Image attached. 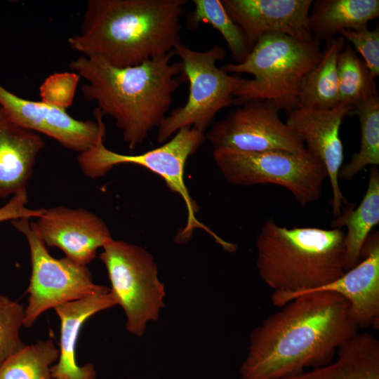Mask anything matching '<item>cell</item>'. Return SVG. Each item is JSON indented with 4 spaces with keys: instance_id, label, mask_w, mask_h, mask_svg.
<instances>
[{
    "instance_id": "1",
    "label": "cell",
    "mask_w": 379,
    "mask_h": 379,
    "mask_svg": "<svg viewBox=\"0 0 379 379\" xmlns=\"http://www.w3.org/2000/svg\"><path fill=\"white\" fill-rule=\"evenodd\" d=\"M281 307L251 331L240 379H281L326 365L359 328L350 302L333 292L308 293Z\"/></svg>"
},
{
    "instance_id": "2",
    "label": "cell",
    "mask_w": 379,
    "mask_h": 379,
    "mask_svg": "<svg viewBox=\"0 0 379 379\" xmlns=\"http://www.w3.org/2000/svg\"><path fill=\"white\" fill-rule=\"evenodd\" d=\"M187 0H89L69 47L116 67L165 55L181 44Z\"/></svg>"
},
{
    "instance_id": "3",
    "label": "cell",
    "mask_w": 379,
    "mask_h": 379,
    "mask_svg": "<svg viewBox=\"0 0 379 379\" xmlns=\"http://www.w3.org/2000/svg\"><path fill=\"white\" fill-rule=\"evenodd\" d=\"M172 51L140 65L116 67L83 55L69 63L84 78L83 96L94 101L102 116L114 119L130 150L141 144L166 117L173 95L185 81Z\"/></svg>"
},
{
    "instance_id": "4",
    "label": "cell",
    "mask_w": 379,
    "mask_h": 379,
    "mask_svg": "<svg viewBox=\"0 0 379 379\" xmlns=\"http://www.w3.org/2000/svg\"><path fill=\"white\" fill-rule=\"evenodd\" d=\"M345 237L341 229H288L267 220L256 239V267L273 290L272 304L281 307L342 276Z\"/></svg>"
},
{
    "instance_id": "5",
    "label": "cell",
    "mask_w": 379,
    "mask_h": 379,
    "mask_svg": "<svg viewBox=\"0 0 379 379\" xmlns=\"http://www.w3.org/2000/svg\"><path fill=\"white\" fill-rule=\"evenodd\" d=\"M322 57L319 42L301 41L286 34L262 35L246 60L221 67L227 73L249 74L234 94V105L267 100L288 113L298 106L300 86Z\"/></svg>"
},
{
    "instance_id": "6",
    "label": "cell",
    "mask_w": 379,
    "mask_h": 379,
    "mask_svg": "<svg viewBox=\"0 0 379 379\" xmlns=\"http://www.w3.org/2000/svg\"><path fill=\"white\" fill-rule=\"evenodd\" d=\"M205 138V133L194 127H184L161 146L133 155L112 151L105 147L104 140H101L93 147L80 152L78 163L83 173L92 179L101 178L113 167L125 164L142 166L154 173L164 180L171 192L182 197L187 208L186 224L177 234L176 241H187L193 231L199 228L207 232L222 246L225 241L197 220L196 213L199 207L191 197L184 178L188 158L199 148Z\"/></svg>"
},
{
    "instance_id": "7",
    "label": "cell",
    "mask_w": 379,
    "mask_h": 379,
    "mask_svg": "<svg viewBox=\"0 0 379 379\" xmlns=\"http://www.w3.org/2000/svg\"><path fill=\"white\" fill-rule=\"evenodd\" d=\"M173 52L180 59L182 77L189 83V93L185 104L173 109L158 127L159 143L184 127H194L205 133L219 111L234 105V94L244 80L217 67V62L224 60L226 55L221 46L199 51L181 43Z\"/></svg>"
},
{
    "instance_id": "8",
    "label": "cell",
    "mask_w": 379,
    "mask_h": 379,
    "mask_svg": "<svg viewBox=\"0 0 379 379\" xmlns=\"http://www.w3.org/2000/svg\"><path fill=\"white\" fill-rule=\"evenodd\" d=\"M213 156L220 172L231 184L281 186L292 193L302 208L320 198L323 182L328 178L324 163L306 147L298 152L218 149L213 150Z\"/></svg>"
},
{
    "instance_id": "9",
    "label": "cell",
    "mask_w": 379,
    "mask_h": 379,
    "mask_svg": "<svg viewBox=\"0 0 379 379\" xmlns=\"http://www.w3.org/2000/svg\"><path fill=\"white\" fill-rule=\"evenodd\" d=\"M102 249L100 258L117 305L125 312L126 328L140 337L147 324L157 321L164 306L165 288L158 278L157 265L147 250L123 241L112 239Z\"/></svg>"
},
{
    "instance_id": "10",
    "label": "cell",
    "mask_w": 379,
    "mask_h": 379,
    "mask_svg": "<svg viewBox=\"0 0 379 379\" xmlns=\"http://www.w3.org/2000/svg\"><path fill=\"white\" fill-rule=\"evenodd\" d=\"M12 223L26 237L30 253L32 269L23 326H32L47 310L110 290L93 282L86 265L66 256L53 257L29 218L12 220Z\"/></svg>"
},
{
    "instance_id": "11",
    "label": "cell",
    "mask_w": 379,
    "mask_h": 379,
    "mask_svg": "<svg viewBox=\"0 0 379 379\" xmlns=\"http://www.w3.org/2000/svg\"><path fill=\"white\" fill-rule=\"evenodd\" d=\"M280 109L267 100H251L215 122L205 135L213 150L247 152H298L305 146L279 117Z\"/></svg>"
},
{
    "instance_id": "12",
    "label": "cell",
    "mask_w": 379,
    "mask_h": 379,
    "mask_svg": "<svg viewBox=\"0 0 379 379\" xmlns=\"http://www.w3.org/2000/svg\"><path fill=\"white\" fill-rule=\"evenodd\" d=\"M0 107L18 125L55 140L64 147L82 152L105 140L106 127L96 108V121L78 120L65 109L42 101L20 98L0 85Z\"/></svg>"
},
{
    "instance_id": "13",
    "label": "cell",
    "mask_w": 379,
    "mask_h": 379,
    "mask_svg": "<svg viewBox=\"0 0 379 379\" xmlns=\"http://www.w3.org/2000/svg\"><path fill=\"white\" fill-rule=\"evenodd\" d=\"M354 106L340 102L328 109L296 107L288 112L286 124L306 143V148L325 165L329 178L332 198L331 204L335 218L342 213L347 201L341 192L338 173L344 159L340 128L343 119Z\"/></svg>"
},
{
    "instance_id": "14",
    "label": "cell",
    "mask_w": 379,
    "mask_h": 379,
    "mask_svg": "<svg viewBox=\"0 0 379 379\" xmlns=\"http://www.w3.org/2000/svg\"><path fill=\"white\" fill-rule=\"evenodd\" d=\"M34 225L46 246L57 247L68 258L86 266L98 249L112 239L102 219L82 208H43Z\"/></svg>"
},
{
    "instance_id": "15",
    "label": "cell",
    "mask_w": 379,
    "mask_h": 379,
    "mask_svg": "<svg viewBox=\"0 0 379 379\" xmlns=\"http://www.w3.org/2000/svg\"><path fill=\"white\" fill-rule=\"evenodd\" d=\"M233 21L244 32L251 48L263 34L276 32L310 41L312 0H221Z\"/></svg>"
},
{
    "instance_id": "16",
    "label": "cell",
    "mask_w": 379,
    "mask_h": 379,
    "mask_svg": "<svg viewBox=\"0 0 379 379\" xmlns=\"http://www.w3.org/2000/svg\"><path fill=\"white\" fill-rule=\"evenodd\" d=\"M361 257L364 259L342 276L312 292L329 291L345 298L359 328L379 326V235L369 234Z\"/></svg>"
},
{
    "instance_id": "17",
    "label": "cell",
    "mask_w": 379,
    "mask_h": 379,
    "mask_svg": "<svg viewBox=\"0 0 379 379\" xmlns=\"http://www.w3.org/2000/svg\"><path fill=\"white\" fill-rule=\"evenodd\" d=\"M117 305L111 290L90 295L54 308L60 321L59 358L51 367L53 379H95L93 364L79 365L76 346L84 323L95 314Z\"/></svg>"
},
{
    "instance_id": "18",
    "label": "cell",
    "mask_w": 379,
    "mask_h": 379,
    "mask_svg": "<svg viewBox=\"0 0 379 379\" xmlns=\"http://www.w3.org/2000/svg\"><path fill=\"white\" fill-rule=\"evenodd\" d=\"M44 141L34 131L12 121L0 107V197L27 191Z\"/></svg>"
},
{
    "instance_id": "19",
    "label": "cell",
    "mask_w": 379,
    "mask_h": 379,
    "mask_svg": "<svg viewBox=\"0 0 379 379\" xmlns=\"http://www.w3.org/2000/svg\"><path fill=\"white\" fill-rule=\"evenodd\" d=\"M281 379H379V341L357 332L338 348L335 361Z\"/></svg>"
},
{
    "instance_id": "20",
    "label": "cell",
    "mask_w": 379,
    "mask_h": 379,
    "mask_svg": "<svg viewBox=\"0 0 379 379\" xmlns=\"http://www.w3.org/2000/svg\"><path fill=\"white\" fill-rule=\"evenodd\" d=\"M378 16V0H317L312 4L309 27L312 39L319 42L343 30L368 27Z\"/></svg>"
},
{
    "instance_id": "21",
    "label": "cell",
    "mask_w": 379,
    "mask_h": 379,
    "mask_svg": "<svg viewBox=\"0 0 379 379\" xmlns=\"http://www.w3.org/2000/svg\"><path fill=\"white\" fill-rule=\"evenodd\" d=\"M378 223L379 172L377 166H373L367 190L360 204L356 208L350 206L331 222L333 228L347 227L344 257L345 272L359 262L363 245L371 230Z\"/></svg>"
},
{
    "instance_id": "22",
    "label": "cell",
    "mask_w": 379,
    "mask_h": 379,
    "mask_svg": "<svg viewBox=\"0 0 379 379\" xmlns=\"http://www.w3.org/2000/svg\"><path fill=\"white\" fill-rule=\"evenodd\" d=\"M345 44L341 36L326 41L320 61L302 83L297 107L328 109L340 103L337 63Z\"/></svg>"
},
{
    "instance_id": "23",
    "label": "cell",
    "mask_w": 379,
    "mask_h": 379,
    "mask_svg": "<svg viewBox=\"0 0 379 379\" xmlns=\"http://www.w3.org/2000/svg\"><path fill=\"white\" fill-rule=\"evenodd\" d=\"M359 119L361 128L359 150L347 164L342 166L338 179L348 180L367 166L379 164V97L373 95L358 102L352 113Z\"/></svg>"
},
{
    "instance_id": "24",
    "label": "cell",
    "mask_w": 379,
    "mask_h": 379,
    "mask_svg": "<svg viewBox=\"0 0 379 379\" xmlns=\"http://www.w3.org/2000/svg\"><path fill=\"white\" fill-rule=\"evenodd\" d=\"M192 3L194 9L187 18L188 27L195 29L200 23L211 25L226 41L235 64L244 62L251 50L244 32L229 15L221 0H193Z\"/></svg>"
},
{
    "instance_id": "25",
    "label": "cell",
    "mask_w": 379,
    "mask_h": 379,
    "mask_svg": "<svg viewBox=\"0 0 379 379\" xmlns=\"http://www.w3.org/2000/svg\"><path fill=\"white\" fill-rule=\"evenodd\" d=\"M59 354L51 340L26 345L0 366V379H53L51 367Z\"/></svg>"
},
{
    "instance_id": "26",
    "label": "cell",
    "mask_w": 379,
    "mask_h": 379,
    "mask_svg": "<svg viewBox=\"0 0 379 379\" xmlns=\"http://www.w3.org/2000/svg\"><path fill=\"white\" fill-rule=\"evenodd\" d=\"M339 101L354 106L378 94L375 79L350 44H345L337 63Z\"/></svg>"
},
{
    "instance_id": "27",
    "label": "cell",
    "mask_w": 379,
    "mask_h": 379,
    "mask_svg": "<svg viewBox=\"0 0 379 379\" xmlns=\"http://www.w3.org/2000/svg\"><path fill=\"white\" fill-rule=\"evenodd\" d=\"M25 314L22 305L0 295V366L26 345L20 337Z\"/></svg>"
},
{
    "instance_id": "28",
    "label": "cell",
    "mask_w": 379,
    "mask_h": 379,
    "mask_svg": "<svg viewBox=\"0 0 379 379\" xmlns=\"http://www.w3.org/2000/svg\"><path fill=\"white\" fill-rule=\"evenodd\" d=\"M79 79L72 71L49 75L39 88L41 101L65 109L74 100Z\"/></svg>"
},
{
    "instance_id": "29",
    "label": "cell",
    "mask_w": 379,
    "mask_h": 379,
    "mask_svg": "<svg viewBox=\"0 0 379 379\" xmlns=\"http://www.w3.org/2000/svg\"><path fill=\"white\" fill-rule=\"evenodd\" d=\"M361 54L372 76L379 75V29L369 30L368 27L358 29H347L339 33Z\"/></svg>"
},
{
    "instance_id": "30",
    "label": "cell",
    "mask_w": 379,
    "mask_h": 379,
    "mask_svg": "<svg viewBox=\"0 0 379 379\" xmlns=\"http://www.w3.org/2000/svg\"><path fill=\"white\" fill-rule=\"evenodd\" d=\"M27 191L13 195L5 205L0 207V222L22 218H39L43 208H29L27 207Z\"/></svg>"
}]
</instances>
